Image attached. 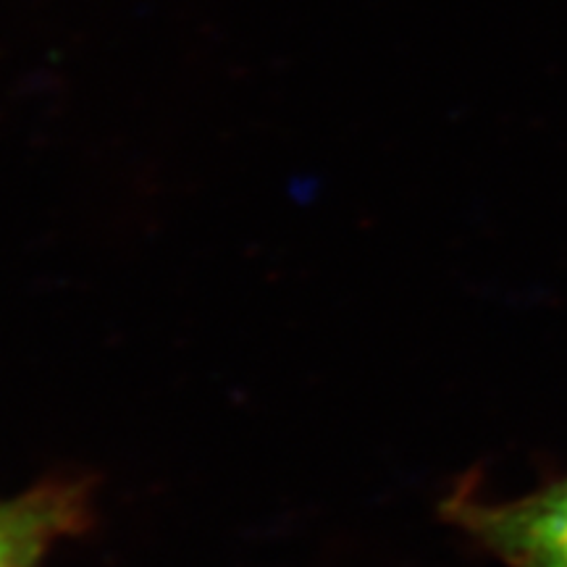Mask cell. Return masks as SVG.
<instances>
[{
    "instance_id": "cell-1",
    "label": "cell",
    "mask_w": 567,
    "mask_h": 567,
    "mask_svg": "<svg viewBox=\"0 0 567 567\" xmlns=\"http://www.w3.org/2000/svg\"><path fill=\"white\" fill-rule=\"evenodd\" d=\"M446 523L507 567H567V476L494 502L465 481L442 502Z\"/></svg>"
},
{
    "instance_id": "cell-2",
    "label": "cell",
    "mask_w": 567,
    "mask_h": 567,
    "mask_svg": "<svg viewBox=\"0 0 567 567\" xmlns=\"http://www.w3.org/2000/svg\"><path fill=\"white\" fill-rule=\"evenodd\" d=\"M87 488L51 481L0 502V567H38L61 538L87 523Z\"/></svg>"
}]
</instances>
